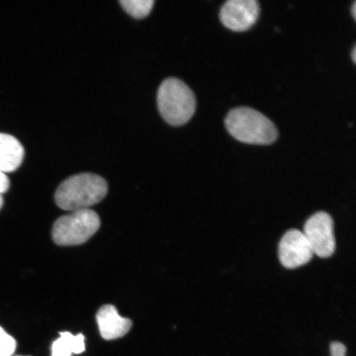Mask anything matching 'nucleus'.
Listing matches in <instances>:
<instances>
[{
    "label": "nucleus",
    "instance_id": "obj_1",
    "mask_svg": "<svg viewBox=\"0 0 356 356\" xmlns=\"http://www.w3.org/2000/svg\"><path fill=\"white\" fill-rule=\"evenodd\" d=\"M108 191V182L104 177L93 173H80L67 178L58 186L55 202L62 210H86L104 200Z\"/></svg>",
    "mask_w": 356,
    "mask_h": 356
},
{
    "label": "nucleus",
    "instance_id": "obj_10",
    "mask_svg": "<svg viewBox=\"0 0 356 356\" xmlns=\"http://www.w3.org/2000/svg\"><path fill=\"white\" fill-rule=\"evenodd\" d=\"M60 337L53 342L51 356H72L86 351V338L83 334L73 335L69 332L60 333Z\"/></svg>",
    "mask_w": 356,
    "mask_h": 356
},
{
    "label": "nucleus",
    "instance_id": "obj_11",
    "mask_svg": "<svg viewBox=\"0 0 356 356\" xmlns=\"http://www.w3.org/2000/svg\"><path fill=\"white\" fill-rule=\"evenodd\" d=\"M124 10L136 19H143L152 10L154 0H122Z\"/></svg>",
    "mask_w": 356,
    "mask_h": 356
},
{
    "label": "nucleus",
    "instance_id": "obj_5",
    "mask_svg": "<svg viewBox=\"0 0 356 356\" xmlns=\"http://www.w3.org/2000/svg\"><path fill=\"white\" fill-rule=\"evenodd\" d=\"M304 233L314 254L321 258L332 256L336 250L334 222L327 213L320 211L306 221Z\"/></svg>",
    "mask_w": 356,
    "mask_h": 356
},
{
    "label": "nucleus",
    "instance_id": "obj_7",
    "mask_svg": "<svg viewBox=\"0 0 356 356\" xmlns=\"http://www.w3.org/2000/svg\"><path fill=\"white\" fill-rule=\"evenodd\" d=\"M314 255L308 240L302 231L289 230L280 240L279 258L282 266L287 269H296L306 265Z\"/></svg>",
    "mask_w": 356,
    "mask_h": 356
},
{
    "label": "nucleus",
    "instance_id": "obj_16",
    "mask_svg": "<svg viewBox=\"0 0 356 356\" xmlns=\"http://www.w3.org/2000/svg\"><path fill=\"white\" fill-rule=\"evenodd\" d=\"M351 58H353V60L354 63H356V47L355 46L353 48V52H351Z\"/></svg>",
    "mask_w": 356,
    "mask_h": 356
},
{
    "label": "nucleus",
    "instance_id": "obj_17",
    "mask_svg": "<svg viewBox=\"0 0 356 356\" xmlns=\"http://www.w3.org/2000/svg\"><path fill=\"white\" fill-rule=\"evenodd\" d=\"M3 204V199L2 195L0 194V210H1Z\"/></svg>",
    "mask_w": 356,
    "mask_h": 356
},
{
    "label": "nucleus",
    "instance_id": "obj_14",
    "mask_svg": "<svg viewBox=\"0 0 356 356\" xmlns=\"http://www.w3.org/2000/svg\"><path fill=\"white\" fill-rule=\"evenodd\" d=\"M10 186V181L6 172L0 171V194L6 193Z\"/></svg>",
    "mask_w": 356,
    "mask_h": 356
},
{
    "label": "nucleus",
    "instance_id": "obj_15",
    "mask_svg": "<svg viewBox=\"0 0 356 356\" xmlns=\"http://www.w3.org/2000/svg\"><path fill=\"white\" fill-rule=\"evenodd\" d=\"M351 15H353L354 19H356V3H353V8H351Z\"/></svg>",
    "mask_w": 356,
    "mask_h": 356
},
{
    "label": "nucleus",
    "instance_id": "obj_3",
    "mask_svg": "<svg viewBox=\"0 0 356 356\" xmlns=\"http://www.w3.org/2000/svg\"><path fill=\"white\" fill-rule=\"evenodd\" d=\"M157 102L160 115L173 127L188 123L197 108V100L193 90L176 78H168L161 83L158 90Z\"/></svg>",
    "mask_w": 356,
    "mask_h": 356
},
{
    "label": "nucleus",
    "instance_id": "obj_18",
    "mask_svg": "<svg viewBox=\"0 0 356 356\" xmlns=\"http://www.w3.org/2000/svg\"><path fill=\"white\" fill-rule=\"evenodd\" d=\"M15 356H22V355H15Z\"/></svg>",
    "mask_w": 356,
    "mask_h": 356
},
{
    "label": "nucleus",
    "instance_id": "obj_13",
    "mask_svg": "<svg viewBox=\"0 0 356 356\" xmlns=\"http://www.w3.org/2000/svg\"><path fill=\"white\" fill-rule=\"evenodd\" d=\"M330 349L332 356H346V347L345 345L341 343V342H332Z\"/></svg>",
    "mask_w": 356,
    "mask_h": 356
},
{
    "label": "nucleus",
    "instance_id": "obj_6",
    "mask_svg": "<svg viewBox=\"0 0 356 356\" xmlns=\"http://www.w3.org/2000/svg\"><path fill=\"white\" fill-rule=\"evenodd\" d=\"M259 13V3L256 0H229L222 6L220 17L227 29L241 33L256 24Z\"/></svg>",
    "mask_w": 356,
    "mask_h": 356
},
{
    "label": "nucleus",
    "instance_id": "obj_9",
    "mask_svg": "<svg viewBox=\"0 0 356 356\" xmlns=\"http://www.w3.org/2000/svg\"><path fill=\"white\" fill-rule=\"evenodd\" d=\"M24 147L15 137L0 133V171L17 170L24 161Z\"/></svg>",
    "mask_w": 356,
    "mask_h": 356
},
{
    "label": "nucleus",
    "instance_id": "obj_8",
    "mask_svg": "<svg viewBox=\"0 0 356 356\" xmlns=\"http://www.w3.org/2000/svg\"><path fill=\"white\" fill-rule=\"evenodd\" d=\"M101 336L106 341L118 339L126 335L131 330V319L121 317L115 307L106 305L97 312L96 315Z\"/></svg>",
    "mask_w": 356,
    "mask_h": 356
},
{
    "label": "nucleus",
    "instance_id": "obj_2",
    "mask_svg": "<svg viewBox=\"0 0 356 356\" xmlns=\"http://www.w3.org/2000/svg\"><path fill=\"white\" fill-rule=\"evenodd\" d=\"M225 127L234 139L245 144L267 145L278 138L275 124L260 111L247 106L231 110L225 118Z\"/></svg>",
    "mask_w": 356,
    "mask_h": 356
},
{
    "label": "nucleus",
    "instance_id": "obj_12",
    "mask_svg": "<svg viewBox=\"0 0 356 356\" xmlns=\"http://www.w3.org/2000/svg\"><path fill=\"white\" fill-rule=\"evenodd\" d=\"M16 347L17 342L15 338L0 327V356H13Z\"/></svg>",
    "mask_w": 356,
    "mask_h": 356
},
{
    "label": "nucleus",
    "instance_id": "obj_4",
    "mask_svg": "<svg viewBox=\"0 0 356 356\" xmlns=\"http://www.w3.org/2000/svg\"><path fill=\"white\" fill-rule=\"evenodd\" d=\"M100 225L99 215L91 209L73 211L55 222L52 238L59 246H77L88 241Z\"/></svg>",
    "mask_w": 356,
    "mask_h": 356
}]
</instances>
